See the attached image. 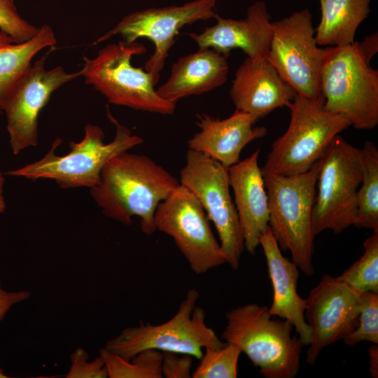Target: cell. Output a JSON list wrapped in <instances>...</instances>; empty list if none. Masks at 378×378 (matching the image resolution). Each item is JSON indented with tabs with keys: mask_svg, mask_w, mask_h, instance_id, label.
Listing matches in <instances>:
<instances>
[{
	"mask_svg": "<svg viewBox=\"0 0 378 378\" xmlns=\"http://www.w3.org/2000/svg\"><path fill=\"white\" fill-rule=\"evenodd\" d=\"M88 354L82 347L77 348L71 355V366L66 378H106L107 370L99 356L89 361Z\"/></svg>",
	"mask_w": 378,
	"mask_h": 378,
	"instance_id": "30",
	"label": "cell"
},
{
	"mask_svg": "<svg viewBox=\"0 0 378 378\" xmlns=\"http://www.w3.org/2000/svg\"><path fill=\"white\" fill-rule=\"evenodd\" d=\"M146 49L137 42L109 43L99 49L93 59L83 57L80 76L111 104L161 115H172L176 104L161 98L150 75L131 64L133 56Z\"/></svg>",
	"mask_w": 378,
	"mask_h": 378,
	"instance_id": "7",
	"label": "cell"
},
{
	"mask_svg": "<svg viewBox=\"0 0 378 378\" xmlns=\"http://www.w3.org/2000/svg\"><path fill=\"white\" fill-rule=\"evenodd\" d=\"M324 103L321 94L312 99L296 93L286 106L290 111L288 127L272 143L263 169L284 176L304 173L351 126L346 116L326 110Z\"/></svg>",
	"mask_w": 378,
	"mask_h": 378,
	"instance_id": "6",
	"label": "cell"
},
{
	"mask_svg": "<svg viewBox=\"0 0 378 378\" xmlns=\"http://www.w3.org/2000/svg\"><path fill=\"white\" fill-rule=\"evenodd\" d=\"M198 298L197 290H189L169 321L125 328L108 340L104 348L127 360L146 349L188 354L200 359L203 349L220 347L225 343L206 326L204 310L196 306Z\"/></svg>",
	"mask_w": 378,
	"mask_h": 378,
	"instance_id": "8",
	"label": "cell"
},
{
	"mask_svg": "<svg viewBox=\"0 0 378 378\" xmlns=\"http://www.w3.org/2000/svg\"><path fill=\"white\" fill-rule=\"evenodd\" d=\"M296 93L267 59L253 62L247 57L237 69L230 90L236 109L256 120L286 106Z\"/></svg>",
	"mask_w": 378,
	"mask_h": 378,
	"instance_id": "17",
	"label": "cell"
},
{
	"mask_svg": "<svg viewBox=\"0 0 378 378\" xmlns=\"http://www.w3.org/2000/svg\"><path fill=\"white\" fill-rule=\"evenodd\" d=\"M321 158L307 172L290 176L261 168L269 207V227L282 251L305 276L314 274L312 210Z\"/></svg>",
	"mask_w": 378,
	"mask_h": 378,
	"instance_id": "3",
	"label": "cell"
},
{
	"mask_svg": "<svg viewBox=\"0 0 378 378\" xmlns=\"http://www.w3.org/2000/svg\"><path fill=\"white\" fill-rule=\"evenodd\" d=\"M179 182L202 204L217 230L226 263L237 270L245 249L238 214L230 192L228 168L205 154L188 149Z\"/></svg>",
	"mask_w": 378,
	"mask_h": 378,
	"instance_id": "10",
	"label": "cell"
},
{
	"mask_svg": "<svg viewBox=\"0 0 378 378\" xmlns=\"http://www.w3.org/2000/svg\"><path fill=\"white\" fill-rule=\"evenodd\" d=\"M272 28L267 61L298 94L318 97L324 48L316 42L310 10L295 11L272 22Z\"/></svg>",
	"mask_w": 378,
	"mask_h": 378,
	"instance_id": "11",
	"label": "cell"
},
{
	"mask_svg": "<svg viewBox=\"0 0 378 378\" xmlns=\"http://www.w3.org/2000/svg\"><path fill=\"white\" fill-rule=\"evenodd\" d=\"M321 21L315 29L318 46H342L354 42L359 25L369 15L371 0H318Z\"/></svg>",
	"mask_w": 378,
	"mask_h": 378,
	"instance_id": "23",
	"label": "cell"
},
{
	"mask_svg": "<svg viewBox=\"0 0 378 378\" xmlns=\"http://www.w3.org/2000/svg\"><path fill=\"white\" fill-rule=\"evenodd\" d=\"M227 57L213 48H200L174 63L169 78L156 92L163 99L176 104L186 97L218 88L227 80Z\"/></svg>",
	"mask_w": 378,
	"mask_h": 378,
	"instance_id": "21",
	"label": "cell"
},
{
	"mask_svg": "<svg viewBox=\"0 0 378 378\" xmlns=\"http://www.w3.org/2000/svg\"><path fill=\"white\" fill-rule=\"evenodd\" d=\"M362 179L357 192V227L378 230V149L367 141L360 148Z\"/></svg>",
	"mask_w": 378,
	"mask_h": 378,
	"instance_id": "24",
	"label": "cell"
},
{
	"mask_svg": "<svg viewBox=\"0 0 378 378\" xmlns=\"http://www.w3.org/2000/svg\"><path fill=\"white\" fill-rule=\"evenodd\" d=\"M179 184L149 157L125 151L105 165L90 194L105 216L125 225H131L132 217L138 216L142 232L151 235L156 231L158 205Z\"/></svg>",
	"mask_w": 378,
	"mask_h": 378,
	"instance_id": "1",
	"label": "cell"
},
{
	"mask_svg": "<svg viewBox=\"0 0 378 378\" xmlns=\"http://www.w3.org/2000/svg\"><path fill=\"white\" fill-rule=\"evenodd\" d=\"M57 39L47 24L38 27L34 36L22 43H15L0 31V115L18 80L31 66L34 56L43 48H54Z\"/></svg>",
	"mask_w": 378,
	"mask_h": 378,
	"instance_id": "22",
	"label": "cell"
},
{
	"mask_svg": "<svg viewBox=\"0 0 378 378\" xmlns=\"http://www.w3.org/2000/svg\"><path fill=\"white\" fill-rule=\"evenodd\" d=\"M266 306L248 303L230 310L221 337L239 348L265 378H294L304 346L293 326L275 319Z\"/></svg>",
	"mask_w": 378,
	"mask_h": 378,
	"instance_id": "4",
	"label": "cell"
},
{
	"mask_svg": "<svg viewBox=\"0 0 378 378\" xmlns=\"http://www.w3.org/2000/svg\"><path fill=\"white\" fill-rule=\"evenodd\" d=\"M342 340L345 344L351 346L362 342L378 344V293H362L358 323Z\"/></svg>",
	"mask_w": 378,
	"mask_h": 378,
	"instance_id": "28",
	"label": "cell"
},
{
	"mask_svg": "<svg viewBox=\"0 0 378 378\" xmlns=\"http://www.w3.org/2000/svg\"><path fill=\"white\" fill-rule=\"evenodd\" d=\"M30 296L28 290H6L0 283V322L13 306L29 299Z\"/></svg>",
	"mask_w": 378,
	"mask_h": 378,
	"instance_id": "32",
	"label": "cell"
},
{
	"mask_svg": "<svg viewBox=\"0 0 378 378\" xmlns=\"http://www.w3.org/2000/svg\"><path fill=\"white\" fill-rule=\"evenodd\" d=\"M363 246V255L336 278L358 293H378V230Z\"/></svg>",
	"mask_w": 378,
	"mask_h": 378,
	"instance_id": "26",
	"label": "cell"
},
{
	"mask_svg": "<svg viewBox=\"0 0 378 378\" xmlns=\"http://www.w3.org/2000/svg\"><path fill=\"white\" fill-rule=\"evenodd\" d=\"M216 1L195 0L182 6L150 8L131 13L92 45L101 43L118 34L122 36L126 43L135 42L139 38L150 40L155 50L144 64V69L155 85L179 30L196 21L214 18Z\"/></svg>",
	"mask_w": 378,
	"mask_h": 378,
	"instance_id": "13",
	"label": "cell"
},
{
	"mask_svg": "<svg viewBox=\"0 0 378 378\" xmlns=\"http://www.w3.org/2000/svg\"><path fill=\"white\" fill-rule=\"evenodd\" d=\"M377 52V32L360 42L324 48L320 78L324 107L346 116L358 130L378 124V71L370 65Z\"/></svg>",
	"mask_w": 378,
	"mask_h": 378,
	"instance_id": "2",
	"label": "cell"
},
{
	"mask_svg": "<svg viewBox=\"0 0 378 378\" xmlns=\"http://www.w3.org/2000/svg\"><path fill=\"white\" fill-rule=\"evenodd\" d=\"M196 117L200 130L188 141V149L205 154L227 168L240 160L248 144L267 134L265 127L255 126V118L237 109L223 120L205 113Z\"/></svg>",
	"mask_w": 378,
	"mask_h": 378,
	"instance_id": "19",
	"label": "cell"
},
{
	"mask_svg": "<svg viewBox=\"0 0 378 378\" xmlns=\"http://www.w3.org/2000/svg\"><path fill=\"white\" fill-rule=\"evenodd\" d=\"M260 245L266 258L273 288L269 312L274 317L289 321L304 345H308L311 328L304 316L306 300L300 296L297 290L300 270L293 261L283 255L270 227L261 234Z\"/></svg>",
	"mask_w": 378,
	"mask_h": 378,
	"instance_id": "20",
	"label": "cell"
},
{
	"mask_svg": "<svg viewBox=\"0 0 378 378\" xmlns=\"http://www.w3.org/2000/svg\"><path fill=\"white\" fill-rule=\"evenodd\" d=\"M216 23L200 34L189 36L199 48H210L229 56L232 49L239 48L253 62L267 59L272 36L271 17L265 1L250 6L244 18H223L218 14Z\"/></svg>",
	"mask_w": 378,
	"mask_h": 378,
	"instance_id": "16",
	"label": "cell"
},
{
	"mask_svg": "<svg viewBox=\"0 0 378 378\" xmlns=\"http://www.w3.org/2000/svg\"><path fill=\"white\" fill-rule=\"evenodd\" d=\"M110 378H162V351L146 349L127 360L104 347L99 351Z\"/></svg>",
	"mask_w": 378,
	"mask_h": 378,
	"instance_id": "25",
	"label": "cell"
},
{
	"mask_svg": "<svg viewBox=\"0 0 378 378\" xmlns=\"http://www.w3.org/2000/svg\"><path fill=\"white\" fill-rule=\"evenodd\" d=\"M47 54L27 69L5 104L6 128L14 155L38 144V117L51 94L62 85L80 76L68 73L60 66L45 68Z\"/></svg>",
	"mask_w": 378,
	"mask_h": 378,
	"instance_id": "15",
	"label": "cell"
},
{
	"mask_svg": "<svg viewBox=\"0 0 378 378\" xmlns=\"http://www.w3.org/2000/svg\"><path fill=\"white\" fill-rule=\"evenodd\" d=\"M241 354L237 346L227 342L220 347L205 348V353L191 377L236 378Z\"/></svg>",
	"mask_w": 378,
	"mask_h": 378,
	"instance_id": "27",
	"label": "cell"
},
{
	"mask_svg": "<svg viewBox=\"0 0 378 378\" xmlns=\"http://www.w3.org/2000/svg\"><path fill=\"white\" fill-rule=\"evenodd\" d=\"M361 179L360 148L337 135L321 157L312 210L315 235L326 230L339 234L354 225Z\"/></svg>",
	"mask_w": 378,
	"mask_h": 378,
	"instance_id": "9",
	"label": "cell"
},
{
	"mask_svg": "<svg viewBox=\"0 0 378 378\" xmlns=\"http://www.w3.org/2000/svg\"><path fill=\"white\" fill-rule=\"evenodd\" d=\"M260 150L228 167L230 188L234 196L244 249L253 255L261 234L269 227L268 200L258 165Z\"/></svg>",
	"mask_w": 378,
	"mask_h": 378,
	"instance_id": "18",
	"label": "cell"
},
{
	"mask_svg": "<svg viewBox=\"0 0 378 378\" xmlns=\"http://www.w3.org/2000/svg\"><path fill=\"white\" fill-rule=\"evenodd\" d=\"M304 316L311 328L306 362L314 365L321 351L351 333L358 323L362 293L328 274L310 290Z\"/></svg>",
	"mask_w": 378,
	"mask_h": 378,
	"instance_id": "14",
	"label": "cell"
},
{
	"mask_svg": "<svg viewBox=\"0 0 378 378\" xmlns=\"http://www.w3.org/2000/svg\"><path fill=\"white\" fill-rule=\"evenodd\" d=\"M209 221L197 197L181 184L158 205L154 215L156 230L173 238L196 274L226 263Z\"/></svg>",
	"mask_w": 378,
	"mask_h": 378,
	"instance_id": "12",
	"label": "cell"
},
{
	"mask_svg": "<svg viewBox=\"0 0 378 378\" xmlns=\"http://www.w3.org/2000/svg\"><path fill=\"white\" fill-rule=\"evenodd\" d=\"M5 179L2 174L0 172V214L4 212L6 209V202L4 196V186Z\"/></svg>",
	"mask_w": 378,
	"mask_h": 378,
	"instance_id": "34",
	"label": "cell"
},
{
	"mask_svg": "<svg viewBox=\"0 0 378 378\" xmlns=\"http://www.w3.org/2000/svg\"><path fill=\"white\" fill-rule=\"evenodd\" d=\"M8 377L6 376L2 369L0 368V378H8Z\"/></svg>",
	"mask_w": 378,
	"mask_h": 378,
	"instance_id": "35",
	"label": "cell"
},
{
	"mask_svg": "<svg viewBox=\"0 0 378 378\" xmlns=\"http://www.w3.org/2000/svg\"><path fill=\"white\" fill-rule=\"evenodd\" d=\"M38 29L20 16L13 0H0V31L6 32L14 42L28 41Z\"/></svg>",
	"mask_w": 378,
	"mask_h": 378,
	"instance_id": "29",
	"label": "cell"
},
{
	"mask_svg": "<svg viewBox=\"0 0 378 378\" xmlns=\"http://www.w3.org/2000/svg\"><path fill=\"white\" fill-rule=\"evenodd\" d=\"M369 370L374 378L378 377V346L373 344L369 348Z\"/></svg>",
	"mask_w": 378,
	"mask_h": 378,
	"instance_id": "33",
	"label": "cell"
},
{
	"mask_svg": "<svg viewBox=\"0 0 378 378\" xmlns=\"http://www.w3.org/2000/svg\"><path fill=\"white\" fill-rule=\"evenodd\" d=\"M162 373L166 378H190L193 357L172 351H162Z\"/></svg>",
	"mask_w": 378,
	"mask_h": 378,
	"instance_id": "31",
	"label": "cell"
},
{
	"mask_svg": "<svg viewBox=\"0 0 378 378\" xmlns=\"http://www.w3.org/2000/svg\"><path fill=\"white\" fill-rule=\"evenodd\" d=\"M107 117L115 126L113 139L104 143V133L97 125L87 124L85 135L79 142L69 143V152L57 155L55 150L62 140L54 141L50 150L39 160L9 171L7 175L27 179H51L62 188L96 186L105 165L117 155L140 145L144 139L132 134L120 124L107 107Z\"/></svg>",
	"mask_w": 378,
	"mask_h": 378,
	"instance_id": "5",
	"label": "cell"
}]
</instances>
